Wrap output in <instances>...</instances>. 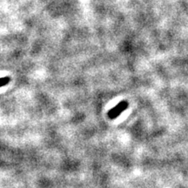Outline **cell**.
<instances>
[{"label":"cell","mask_w":188,"mask_h":188,"mask_svg":"<svg viewBox=\"0 0 188 188\" xmlns=\"http://www.w3.org/2000/svg\"><path fill=\"white\" fill-rule=\"evenodd\" d=\"M128 106V103L126 101H122L119 104H118L115 107H113L112 110H110L108 113V117L110 118H115L118 115H120L123 111H125V109Z\"/></svg>","instance_id":"cell-1"},{"label":"cell","mask_w":188,"mask_h":188,"mask_svg":"<svg viewBox=\"0 0 188 188\" xmlns=\"http://www.w3.org/2000/svg\"><path fill=\"white\" fill-rule=\"evenodd\" d=\"M9 82H10V78H9V77L0 78V87L6 85Z\"/></svg>","instance_id":"cell-2"}]
</instances>
